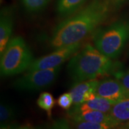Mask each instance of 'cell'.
I'll return each instance as SVG.
<instances>
[{
	"label": "cell",
	"instance_id": "cell-1",
	"mask_svg": "<svg viewBox=\"0 0 129 129\" xmlns=\"http://www.w3.org/2000/svg\"><path fill=\"white\" fill-rule=\"evenodd\" d=\"M113 12L108 0H92L56 26L50 40L53 49L82 42Z\"/></svg>",
	"mask_w": 129,
	"mask_h": 129
},
{
	"label": "cell",
	"instance_id": "cell-2",
	"mask_svg": "<svg viewBox=\"0 0 129 129\" xmlns=\"http://www.w3.org/2000/svg\"><path fill=\"white\" fill-rule=\"evenodd\" d=\"M70 76L78 83L110 73H118V64L101 53L91 44H87L74 55L68 64Z\"/></svg>",
	"mask_w": 129,
	"mask_h": 129
},
{
	"label": "cell",
	"instance_id": "cell-3",
	"mask_svg": "<svg viewBox=\"0 0 129 129\" xmlns=\"http://www.w3.org/2000/svg\"><path fill=\"white\" fill-rule=\"evenodd\" d=\"M129 39V21L119 19L94 32V47L103 55L115 60L120 55Z\"/></svg>",
	"mask_w": 129,
	"mask_h": 129
},
{
	"label": "cell",
	"instance_id": "cell-4",
	"mask_svg": "<svg viewBox=\"0 0 129 129\" xmlns=\"http://www.w3.org/2000/svg\"><path fill=\"white\" fill-rule=\"evenodd\" d=\"M33 61L32 50L23 37H12L1 54V76L11 77L27 71Z\"/></svg>",
	"mask_w": 129,
	"mask_h": 129
},
{
	"label": "cell",
	"instance_id": "cell-5",
	"mask_svg": "<svg viewBox=\"0 0 129 129\" xmlns=\"http://www.w3.org/2000/svg\"><path fill=\"white\" fill-rule=\"evenodd\" d=\"M61 70V66L45 70L27 71L12 84V87L21 91H37L52 85Z\"/></svg>",
	"mask_w": 129,
	"mask_h": 129
},
{
	"label": "cell",
	"instance_id": "cell-6",
	"mask_svg": "<svg viewBox=\"0 0 129 129\" xmlns=\"http://www.w3.org/2000/svg\"><path fill=\"white\" fill-rule=\"evenodd\" d=\"M82 42H80L55 49L50 54L34 60L27 71L51 69L62 66L80 50Z\"/></svg>",
	"mask_w": 129,
	"mask_h": 129
},
{
	"label": "cell",
	"instance_id": "cell-7",
	"mask_svg": "<svg viewBox=\"0 0 129 129\" xmlns=\"http://www.w3.org/2000/svg\"><path fill=\"white\" fill-rule=\"evenodd\" d=\"M95 93L98 96L115 103L129 97V93L117 78H108L100 81Z\"/></svg>",
	"mask_w": 129,
	"mask_h": 129
},
{
	"label": "cell",
	"instance_id": "cell-8",
	"mask_svg": "<svg viewBox=\"0 0 129 129\" xmlns=\"http://www.w3.org/2000/svg\"><path fill=\"white\" fill-rule=\"evenodd\" d=\"M99 80L97 79L75 83L70 90L73 100V106H78L90 101L96 96V89Z\"/></svg>",
	"mask_w": 129,
	"mask_h": 129
},
{
	"label": "cell",
	"instance_id": "cell-9",
	"mask_svg": "<svg viewBox=\"0 0 129 129\" xmlns=\"http://www.w3.org/2000/svg\"><path fill=\"white\" fill-rule=\"evenodd\" d=\"M14 27V12L12 7H5L0 14V55L11 40Z\"/></svg>",
	"mask_w": 129,
	"mask_h": 129
},
{
	"label": "cell",
	"instance_id": "cell-10",
	"mask_svg": "<svg viewBox=\"0 0 129 129\" xmlns=\"http://www.w3.org/2000/svg\"><path fill=\"white\" fill-rule=\"evenodd\" d=\"M68 116L71 120L76 121H86L92 123H104L116 125L111 119L109 113H103L101 111L86 110V111H77L70 108L68 111ZM118 126V125H116Z\"/></svg>",
	"mask_w": 129,
	"mask_h": 129
},
{
	"label": "cell",
	"instance_id": "cell-11",
	"mask_svg": "<svg viewBox=\"0 0 129 129\" xmlns=\"http://www.w3.org/2000/svg\"><path fill=\"white\" fill-rule=\"evenodd\" d=\"M56 129H116L118 126L104 123H92L71 120H60L55 123Z\"/></svg>",
	"mask_w": 129,
	"mask_h": 129
},
{
	"label": "cell",
	"instance_id": "cell-12",
	"mask_svg": "<svg viewBox=\"0 0 129 129\" xmlns=\"http://www.w3.org/2000/svg\"><path fill=\"white\" fill-rule=\"evenodd\" d=\"M115 103V102L96 95L90 101L85 102L78 106H74L73 108H72L77 111L92 110V111H101L103 113H109L112 107Z\"/></svg>",
	"mask_w": 129,
	"mask_h": 129
},
{
	"label": "cell",
	"instance_id": "cell-13",
	"mask_svg": "<svg viewBox=\"0 0 129 129\" xmlns=\"http://www.w3.org/2000/svg\"><path fill=\"white\" fill-rule=\"evenodd\" d=\"M109 115L118 126L129 122V97L115 103L109 112Z\"/></svg>",
	"mask_w": 129,
	"mask_h": 129
},
{
	"label": "cell",
	"instance_id": "cell-14",
	"mask_svg": "<svg viewBox=\"0 0 129 129\" xmlns=\"http://www.w3.org/2000/svg\"><path fill=\"white\" fill-rule=\"evenodd\" d=\"M88 0H57V12L62 17H68L74 14L83 6Z\"/></svg>",
	"mask_w": 129,
	"mask_h": 129
},
{
	"label": "cell",
	"instance_id": "cell-15",
	"mask_svg": "<svg viewBox=\"0 0 129 129\" xmlns=\"http://www.w3.org/2000/svg\"><path fill=\"white\" fill-rule=\"evenodd\" d=\"M17 115L16 107L6 101H2L0 104V122L1 125L7 124L14 120Z\"/></svg>",
	"mask_w": 129,
	"mask_h": 129
},
{
	"label": "cell",
	"instance_id": "cell-16",
	"mask_svg": "<svg viewBox=\"0 0 129 129\" xmlns=\"http://www.w3.org/2000/svg\"><path fill=\"white\" fill-rule=\"evenodd\" d=\"M37 104L39 108L46 111L48 117L50 118L52 116V111L55 105V100L50 92H42L37 98Z\"/></svg>",
	"mask_w": 129,
	"mask_h": 129
},
{
	"label": "cell",
	"instance_id": "cell-17",
	"mask_svg": "<svg viewBox=\"0 0 129 129\" xmlns=\"http://www.w3.org/2000/svg\"><path fill=\"white\" fill-rule=\"evenodd\" d=\"M24 9L29 14H37L46 7L50 0H21Z\"/></svg>",
	"mask_w": 129,
	"mask_h": 129
},
{
	"label": "cell",
	"instance_id": "cell-18",
	"mask_svg": "<svg viewBox=\"0 0 129 129\" xmlns=\"http://www.w3.org/2000/svg\"><path fill=\"white\" fill-rule=\"evenodd\" d=\"M57 103L59 107L65 111H69L73 105V100L70 92H64L57 99Z\"/></svg>",
	"mask_w": 129,
	"mask_h": 129
},
{
	"label": "cell",
	"instance_id": "cell-19",
	"mask_svg": "<svg viewBox=\"0 0 129 129\" xmlns=\"http://www.w3.org/2000/svg\"><path fill=\"white\" fill-rule=\"evenodd\" d=\"M115 75L116 76V78L120 80V82L123 85L125 89L129 93V69L125 72H122L120 70Z\"/></svg>",
	"mask_w": 129,
	"mask_h": 129
},
{
	"label": "cell",
	"instance_id": "cell-20",
	"mask_svg": "<svg viewBox=\"0 0 129 129\" xmlns=\"http://www.w3.org/2000/svg\"><path fill=\"white\" fill-rule=\"evenodd\" d=\"M126 0H108L113 12L116 11L122 7Z\"/></svg>",
	"mask_w": 129,
	"mask_h": 129
},
{
	"label": "cell",
	"instance_id": "cell-21",
	"mask_svg": "<svg viewBox=\"0 0 129 129\" xmlns=\"http://www.w3.org/2000/svg\"><path fill=\"white\" fill-rule=\"evenodd\" d=\"M116 129H129V122L120 125Z\"/></svg>",
	"mask_w": 129,
	"mask_h": 129
},
{
	"label": "cell",
	"instance_id": "cell-22",
	"mask_svg": "<svg viewBox=\"0 0 129 129\" xmlns=\"http://www.w3.org/2000/svg\"><path fill=\"white\" fill-rule=\"evenodd\" d=\"M22 129H35L32 125H24L23 126H22Z\"/></svg>",
	"mask_w": 129,
	"mask_h": 129
},
{
	"label": "cell",
	"instance_id": "cell-23",
	"mask_svg": "<svg viewBox=\"0 0 129 129\" xmlns=\"http://www.w3.org/2000/svg\"><path fill=\"white\" fill-rule=\"evenodd\" d=\"M0 129H11L10 127L7 124L1 125V128Z\"/></svg>",
	"mask_w": 129,
	"mask_h": 129
},
{
	"label": "cell",
	"instance_id": "cell-24",
	"mask_svg": "<svg viewBox=\"0 0 129 129\" xmlns=\"http://www.w3.org/2000/svg\"><path fill=\"white\" fill-rule=\"evenodd\" d=\"M14 129H22V126H21V127H19V128H14Z\"/></svg>",
	"mask_w": 129,
	"mask_h": 129
}]
</instances>
